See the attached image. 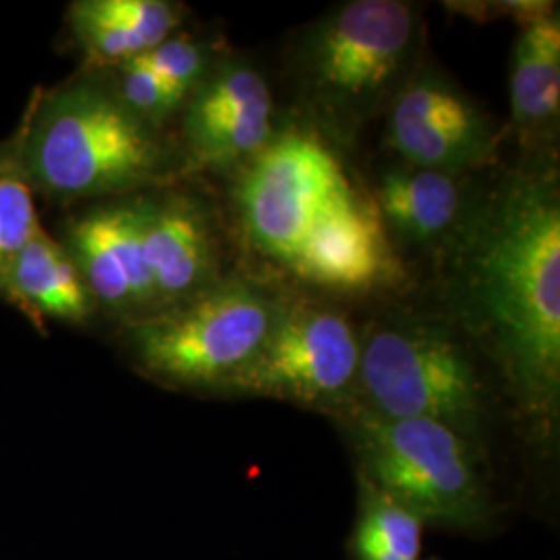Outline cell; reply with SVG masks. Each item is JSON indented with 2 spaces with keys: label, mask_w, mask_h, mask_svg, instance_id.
<instances>
[{
  "label": "cell",
  "mask_w": 560,
  "mask_h": 560,
  "mask_svg": "<svg viewBox=\"0 0 560 560\" xmlns=\"http://www.w3.org/2000/svg\"><path fill=\"white\" fill-rule=\"evenodd\" d=\"M476 289L523 411L550 420L560 390V208L550 191L513 189L480 254Z\"/></svg>",
  "instance_id": "obj_1"
},
{
  "label": "cell",
  "mask_w": 560,
  "mask_h": 560,
  "mask_svg": "<svg viewBox=\"0 0 560 560\" xmlns=\"http://www.w3.org/2000/svg\"><path fill=\"white\" fill-rule=\"evenodd\" d=\"M32 185L60 200L133 187L154 175L161 145L148 122L96 85H69L38 104L23 131Z\"/></svg>",
  "instance_id": "obj_2"
},
{
  "label": "cell",
  "mask_w": 560,
  "mask_h": 560,
  "mask_svg": "<svg viewBox=\"0 0 560 560\" xmlns=\"http://www.w3.org/2000/svg\"><path fill=\"white\" fill-rule=\"evenodd\" d=\"M347 423L360 476L425 525L471 532L490 523V492L469 439L428 420H390L358 405Z\"/></svg>",
  "instance_id": "obj_3"
},
{
  "label": "cell",
  "mask_w": 560,
  "mask_h": 560,
  "mask_svg": "<svg viewBox=\"0 0 560 560\" xmlns=\"http://www.w3.org/2000/svg\"><path fill=\"white\" fill-rule=\"evenodd\" d=\"M277 312L254 287L229 282L141 322L133 332L136 358L168 384L224 390L258 353Z\"/></svg>",
  "instance_id": "obj_4"
},
{
  "label": "cell",
  "mask_w": 560,
  "mask_h": 560,
  "mask_svg": "<svg viewBox=\"0 0 560 560\" xmlns=\"http://www.w3.org/2000/svg\"><path fill=\"white\" fill-rule=\"evenodd\" d=\"M365 409L390 420H428L471 439L483 420L478 374L465 351L434 328H384L361 349Z\"/></svg>",
  "instance_id": "obj_5"
},
{
  "label": "cell",
  "mask_w": 560,
  "mask_h": 560,
  "mask_svg": "<svg viewBox=\"0 0 560 560\" xmlns=\"http://www.w3.org/2000/svg\"><path fill=\"white\" fill-rule=\"evenodd\" d=\"M360 358V340L340 314L295 305L277 312L258 353L224 390L310 407H342L358 382Z\"/></svg>",
  "instance_id": "obj_6"
},
{
  "label": "cell",
  "mask_w": 560,
  "mask_h": 560,
  "mask_svg": "<svg viewBox=\"0 0 560 560\" xmlns=\"http://www.w3.org/2000/svg\"><path fill=\"white\" fill-rule=\"evenodd\" d=\"M351 183L320 141L284 133L266 143L241 183V212L254 243L291 264L326 208Z\"/></svg>",
  "instance_id": "obj_7"
},
{
  "label": "cell",
  "mask_w": 560,
  "mask_h": 560,
  "mask_svg": "<svg viewBox=\"0 0 560 560\" xmlns=\"http://www.w3.org/2000/svg\"><path fill=\"white\" fill-rule=\"evenodd\" d=\"M413 27L411 9L399 0L345 4L310 42V80L332 106L374 101L407 59Z\"/></svg>",
  "instance_id": "obj_8"
},
{
  "label": "cell",
  "mask_w": 560,
  "mask_h": 560,
  "mask_svg": "<svg viewBox=\"0 0 560 560\" xmlns=\"http://www.w3.org/2000/svg\"><path fill=\"white\" fill-rule=\"evenodd\" d=\"M390 145L418 168L453 173L488 161L490 125L459 92L439 80L413 81L390 115Z\"/></svg>",
  "instance_id": "obj_9"
},
{
  "label": "cell",
  "mask_w": 560,
  "mask_h": 560,
  "mask_svg": "<svg viewBox=\"0 0 560 560\" xmlns=\"http://www.w3.org/2000/svg\"><path fill=\"white\" fill-rule=\"evenodd\" d=\"M289 266L301 279L342 291H368L399 275L376 203L353 187L326 208Z\"/></svg>",
  "instance_id": "obj_10"
},
{
  "label": "cell",
  "mask_w": 560,
  "mask_h": 560,
  "mask_svg": "<svg viewBox=\"0 0 560 560\" xmlns=\"http://www.w3.org/2000/svg\"><path fill=\"white\" fill-rule=\"evenodd\" d=\"M67 252L92 300L115 312L156 305L141 247V201L81 217L69 231Z\"/></svg>",
  "instance_id": "obj_11"
},
{
  "label": "cell",
  "mask_w": 560,
  "mask_h": 560,
  "mask_svg": "<svg viewBox=\"0 0 560 560\" xmlns=\"http://www.w3.org/2000/svg\"><path fill=\"white\" fill-rule=\"evenodd\" d=\"M141 247L156 305L191 298L210 275L208 229L189 201H141Z\"/></svg>",
  "instance_id": "obj_12"
},
{
  "label": "cell",
  "mask_w": 560,
  "mask_h": 560,
  "mask_svg": "<svg viewBox=\"0 0 560 560\" xmlns=\"http://www.w3.org/2000/svg\"><path fill=\"white\" fill-rule=\"evenodd\" d=\"M0 293L38 324H80L92 314V295L75 261L44 231L0 272Z\"/></svg>",
  "instance_id": "obj_13"
},
{
  "label": "cell",
  "mask_w": 560,
  "mask_h": 560,
  "mask_svg": "<svg viewBox=\"0 0 560 560\" xmlns=\"http://www.w3.org/2000/svg\"><path fill=\"white\" fill-rule=\"evenodd\" d=\"M376 208L382 221L390 222L402 235L432 240L457 219L459 187L441 171H388L376 194Z\"/></svg>",
  "instance_id": "obj_14"
},
{
  "label": "cell",
  "mask_w": 560,
  "mask_h": 560,
  "mask_svg": "<svg viewBox=\"0 0 560 560\" xmlns=\"http://www.w3.org/2000/svg\"><path fill=\"white\" fill-rule=\"evenodd\" d=\"M560 102V23L544 18L523 27L511 65V108L520 125L552 119Z\"/></svg>",
  "instance_id": "obj_15"
},
{
  "label": "cell",
  "mask_w": 560,
  "mask_h": 560,
  "mask_svg": "<svg viewBox=\"0 0 560 560\" xmlns=\"http://www.w3.org/2000/svg\"><path fill=\"white\" fill-rule=\"evenodd\" d=\"M425 523L360 476V509L351 550L355 560H420Z\"/></svg>",
  "instance_id": "obj_16"
},
{
  "label": "cell",
  "mask_w": 560,
  "mask_h": 560,
  "mask_svg": "<svg viewBox=\"0 0 560 560\" xmlns=\"http://www.w3.org/2000/svg\"><path fill=\"white\" fill-rule=\"evenodd\" d=\"M272 104L270 88L260 73L247 65L231 62L201 83L185 117V136H194L208 125L237 110Z\"/></svg>",
  "instance_id": "obj_17"
},
{
  "label": "cell",
  "mask_w": 560,
  "mask_h": 560,
  "mask_svg": "<svg viewBox=\"0 0 560 560\" xmlns=\"http://www.w3.org/2000/svg\"><path fill=\"white\" fill-rule=\"evenodd\" d=\"M32 191L21 133L18 148L0 154V272L42 231Z\"/></svg>",
  "instance_id": "obj_18"
},
{
  "label": "cell",
  "mask_w": 560,
  "mask_h": 560,
  "mask_svg": "<svg viewBox=\"0 0 560 560\" xmlns=\"http://www.w3.org/2000/svg\"><path fill=\"white\" fill-rule=\"evenodd\" d=\"M272 104L245 108L217 120L187 141L196 156L210 164H229L243 156L258 154L270 136Z\"/></svg>",
  "instance_id": "obj_19"
},
{
  "label": "cell",
  "mask_w": 560,
  "mask_h": 560,
  "mask_svg": "<svg viewBox=\"0 0 560 560\" xmlns=\"http://www.w3.org/2000/svg\"><path fill=\"white\" fill-rule=\"evenodd\" d=\"M102 18L115 21L136 34L152 50L171 38L179 25V11L164 0H90Z\"/></svg>",
  "instance_id": "obj_20"
},
{
  "label": "cell",
  "mask_w": 560,
  "mask_h": 560,
  "mask_svg": "<svg viewBox=\"0 0 560 560\" xmlns=\"http://www.w3.org/2000/svg\"><path fill=\"white\" fill-rule=\"evenodd\" d=\"M120 67L119 101L145 122L164 119L185 98L159 80L140 60H127Z\"/></svg>",
  "instance_id": "obj_21"
},
{
  "label": "cell",
  "mask_w": 560,
  "mask_h": 560,
  "mask_svg": "<svg viewBox=\"0 0 560 560\" xmlns=\"http://www.w3.org/2000/svg\"><path fill=\"white\" fill-rule=\"evenodd\" d=\"M136 60H140L143 67H148L168 88L185 96L200 81L206 55L196 42L168 38L152 50L136 57Z\"/></svg>",
  "instance_id": "obj_22"
}]
</instances>
